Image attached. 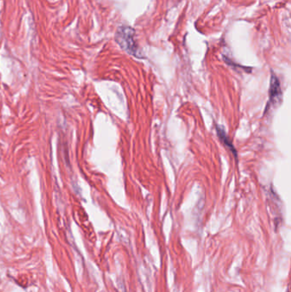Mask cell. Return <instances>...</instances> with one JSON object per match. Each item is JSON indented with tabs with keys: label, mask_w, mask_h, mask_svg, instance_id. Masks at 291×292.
Masks as SVG:
<instances>
[{
	"label": "cell",
	"mask_w": 291,
	"mask_h": 292,
	"mask_svg": "<svg viewBox=\"0 0 291 292\" xmlns=\"http://www.w3.org/2000/svg\"><path fill=\"white\" fill-rule=\"evenodd\" d=\"M216 129L218 135H219V138L221 139V141L223 142L224 145L230 149V151L233 152L234 157H235V158L237 160V153H236V151L235 150V148L233 147V145L232 144V142L230 141V139L228 138V136L226 134V132L224 131V129H220L219 126H217Z\"/></svg>",
	"instance_id": "3957f363"
},
{
	"label": "cell",
	"mask_w": 291,
	"mask_h": 292,
	"mask_svg": "<svg viewBox=\"0 0 291 292\" xmlns=\"http://www.w3.org/2000/svg\"><path fill=\"white\" fill-rule=\"evenodd\" d=\"M135 31L128 26H121L118 29L116 35V39L120 45V48L130 55L140 58L139 49L137 47L136 42L134 39Z\"/></svg>",
	"instance_id": "6da1fadb"
},
{
	"label": "cell",
	"mask_w": 291,
	"mask_h": 292,
	"mask_svg": "<svg viewBox=\"0 0 291 292\" xmlns=\"http://www.w3.org/2000/svg\"><path fill=\"white\" fill-rule=\"evenodd\" d=\"M282 93L280 88V83L278 77L272 73L270 80V89H269V103L270 104L278 103L281 99Z\"/></svg>",
	"instance_id": "7a4b0ae2"
}]
</instances>
